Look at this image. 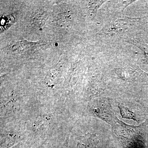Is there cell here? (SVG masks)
Instances as JSON below:
<instances>
[{"label":"cell","instance_id":"obj_1","mask_svg":"<svg viewBox=\"0 0 148 148\" xmlns=\"http://www.w3.org/2000/svg\"><path fill=\"white\" fill-rule=\"evenodd\" d=\"M98 143V137L96 135L88 133L82 137L77 147V148H94Z\"/></svg>","mask_w":148,"mask_h":148},{"label":"cell","instance_id":"obj_2","mask_svg":"<svg viewBox=\"0 0 148 148\" xmlns=\"http://www.w3.org/2000/svg\"><path fill=\"white\" fill-rule=\"evenodd\" d=\"M125 19H117L116 21H112L111 23L107 24L103 29V32L105 33H113L114 34L119 32L120 31L124 30L127 29V27H128V23L124 22Z\"/></svg>","mask_w":148,"mask_h":148},{"label":"cell","instance_id":"obj_3","mask_svg":"<svg viewBox=\"0 0 148 148\" xmlns=\"http://www.w3.org/2000/svg\"><path fill=\"white\" fill-rule=\"evenodd\" d=\"M119 108L120 110L121 114L123 117L137 121L134 113L130 111L128 108L121 105L119 106Z\"/></svg>","mask_w":148,"mask_h":148},{"label":"cell","instance_id":"obj_4","mask_svg":"<svg viewBox=\"0 0 148 148\" xmlns=\"http://www.w3.org/2000/svg\"><path fill=\"white\" fill-rule=\"evenodd\" d=\"M91 2H90V5H90L89 8L92 11L91 14H92V16H94V15H95L96 14L98 9L101 6V5L105 1H94Z\"/></svg>","mask_w":148,"mask_h":148}]
</instances>
